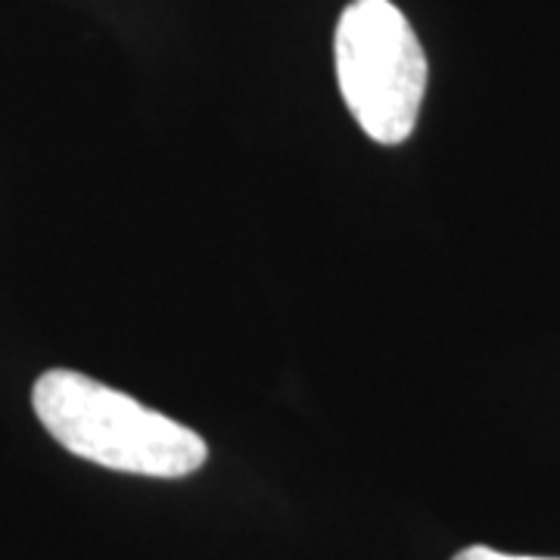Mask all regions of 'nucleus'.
I'll list each match as a JSON object with an SVG mask.
<instances>
[{
  "label": "nucleus",
  "instance_id": "3",
  "mask_svg": "<svg viewBox=\"0 0 560 560\" xmlns=\"http://www.w3.org/2000/svg\"><path fill=\"white\" fill-rule=\"evenodd\" d=\"M452 560H558V558H526V555H504L495 548H486V545H470L458 551Z\"/></svg>",
  "mask_w": 560,
  "mask_h": 560
},
{
  "label": "nucleus",
  "instance_id": "1",
  "mask_svg": "<svg viewBox=\"0 0 560 560\" xmlns=\"http://www.w3.org/2000/svg\"><path fill=\"white\" fill-rule=\"evenodd\" d=\"M32 408L66 452L106 470L180 480L209 458L200 433L79 371L54 368L40 374L32 386Z\"/></svg>",
  "mask_w": 560,
  "mask_h": 560
},
{
  "label": "nucleus",
  "instance_id": "2",
  "mask_svg": "<svg viewBox=\"0 0 560 560\" xmlns=\"http://www.w3.org/2000/svg\"><path fill=\"white\" fill-rule=\"evenodd\" d=\"M340 94L359 128L396 147L415 135L427 94V54L393 0H352L334 32Z\"/></svg>",
  "mask_w": 560,
  "mask_h": 560
}]
</instances>
